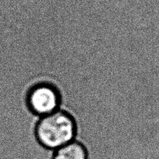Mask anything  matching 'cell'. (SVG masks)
I'll return each instance as SVG.
<instances>
[{"label":"cell","instance_id":"3","mask_svg":"<svg viewBox=\"0 0 159 159\" xmlns=\"http://www.w3.org/2000/svg\"><path fill=\"white\" fill-rule=\"evenodd\" d=\"M51 159H89L88 148L81 141L74 140L53 151Z\"/></svg>","mask_w":159,"mask_h":159},{"label":"cell","instance_id":"1","mask_svg":"<svg viewBox=\"0 0 159 159\" xmlns=\"http://www.w3.org/2000/svg\"><path fill=\"white\" fill-rule=\"evenodd\" d=\"M34 135L42 148L53 152L76 140L77 124L71 113L59 109L39 117L34 127Z\"/></svg>","mask_w":159,"mask_h":159},{"label":"cell","instance_id":"2","mask_svg":"<svg viewBox=\"0 0 159 159\" xmlns=\"http://www.w3.org/2000/svg\"><path fill=\"white\" fill-rule=\"evenodd\" d=\"M26 103L31 113L41 117L61 109L62 96L55 85L40 82L31 85L27 90Z\"/></svg>","mask_w":159,"mask_h":159}]
</instances>
